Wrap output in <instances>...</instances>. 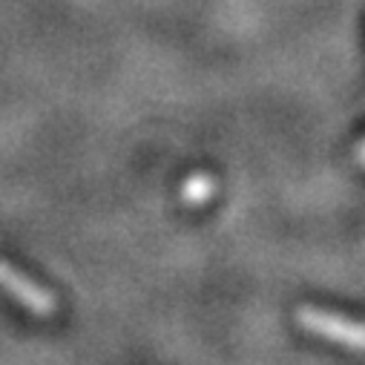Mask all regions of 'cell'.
Here are the masks:
<instances>
[{
  "instance_id": "2",
  "label": "cell",
  "mask_w": 365,
  "mask_h": 365,
  "mask_svg": "<svg viewBox=\"0 0 365 365\" xmlns=\"http://www.w3.org/2000/svg\"><path fill=\"white\" fill-rule=\"evenodd\" d=\"M0 285H4L24 308H29L32 314H52L55 311V297L6 262H0Z\"/></svg>"
},
{
  "instance_id": "1",
  "label": "cell",
  "mask_w": 365,
  "mask_h": 365,
  "mask_svg": "<svg viewBox=\"0 0 365 365\" xmlns=\"http://www.w3.org/2000/svg\"><path fill=\"white\" fill-rule=\"evenodd\" d=\"M299 325L311 334H322L328 336L331 342H339L345 348H354L359 351L362 348V331L354 319H345L339 314H331V311H319V308H299Z\"/></svg>"
}]
</instances>
